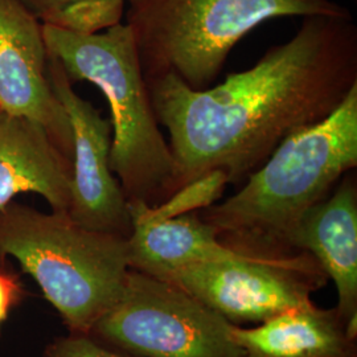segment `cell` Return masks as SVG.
<instances>
[{"label": "cell", "instance_id": "cell-10", "mask_svg": "<svg viewBox=\"0 0 357 357\" xmlns=\"http://www.w3.org/2000/svg\"><path fill=\"white\" fill-rule=\"evenodd\" d=\"M295 252L312 255L337 290L348 333L357 337V180L349 171L335 190L310 208L294 229Z\"/></svg>", "mask_w": 357, "mask_h": 357}, {"label": "cell", "instance_id": "cell-9", "mask_svg": "<svg viewBox=\"0 0 357 357\" xmlns=\"http://www.w3.org/2000/svg\"><path fill=\"white\" fill-rule=\"evenodd\" d=\"M0 110L40 125L72 162V128L50 82L43 26L20 0H0Z\"/></svg>", "mask_w": 357, "mask_h": 357}, {"label": "cell", "instance_id": "cell-2", "mask_svg": "<svg viewBox=\"0 0 357 357\" xmlns=\"http://www.w3.org/2000/svg\"><path fill=\"white\" fill-rule=\"evenodd\" d=\"M356 167L357 84L331 115L286 138L243 187L199 215L234 252L295 255L290 238L301 218Z\"/></svg>", "mask_w": 357, "mask_h": 357}, {"label": "cell", "instance_id": "cell-14", "mask_svg": "<svg viewBox=\"0 0 357 357\" xmlns=\"http://www.w3.org/2000/svg\"><path fill=\"white\" fill-rule=\"evenodd\" d=\"M125 0H75L38 17L41 24L78 35H96L121 23Z\"/></svg>", "mask_w": 357, "mask_h": 357}, {"label": "cell", "instance_id": "cell-1", "mask_svg": "<svg viewBox=\"0 0 357 357\" xmlns=\"http://www.w3.org/2000/svg\"><path fill=\"white\" fill-rule=\"evenodd\" d=\"M357 84V26L351 17L307 16L289 41L213 88L193 90L175 75L147 84L168 131L174 174L167 199L221 171L240 184L282 142L331 115Z\"/></svg>", "mask_w": 357, "mask_h": 357}, {"label": "cell", "instance_id": "cell-15", "mask_svg": "<svg viewBox=\"0 0 357 357\" xmlns=\"http://www.w3.org/2000/svg\"><path fill=\"white\" fill-rule=\"evenodd\" d=\"M229 181L225 174L215 171L172 193L160 204L149 206L142 202H128V206L130 211L151 220H167L183 216L192 212H200L215 204L221 197Z\"/></svg>", "mask_w": 357, "mask_h": 357}, {"label": "cell", "instance_id": "cell-11", "mask_svg": "<svg viewBox=\"0 0 357 357\" xmlns=\"http://www.w3.org/2000/svg\"><path fill=\"white\" fill-rule=\"evenodd\" d=\"M72 162L48 132L23 116L0 110V208L22 193H36L53 212L68 213Z\"/></svg>", "mask_w": 357, "mask_h": 357}, {"label": "cell", "instance_id": "cell-13", "mask_svg": "<svg viewBox=\"0 0 357 357\" xmlns=\"http://www.w3.org/2000/svg\"><path fill=\"white\" fill-rule=\"evenodd\" d=\"M130 213L132 230L128 237V266L143 274L162 280L178 268L238 253L220 243L215 229L199 212L167 220Z\"/></svg>", "mask_w": 357, "mask_h": 357}, {"label": "cell", "instance_id": "cell-16", "mask_svg": "<svg viewBox=\"0 0 357 357\" xmlns=\"http://www.w3.org/2000/svg\"><path fill=\"white\" fill-rule=\"evenodd\" d=\"M45 357H132L102 344L91 335L70 333L56 339L45 349Z\"/></svg>", "mask_w": 357, "mask_h": 357}, {"label": "cell", "instance_id": "cell-5", "mask_svg": "<svg viewBox=\"0 0 357 357\" xmlns=\"http://www.w3.org/2000/svg\"><path fill=\"white\" fill-rule=\"evenodd\" d=\"M354 16L333 0H132L128 24L146 84L175 75L193 90L211 88L231 50L278 17Z\"/></svg>", "mask_w": 357, "mask_h": 357}, {"label": "cell", "instance_id": "cell-6", "mask_svg": "<svg viewBox=\"0 0 357 357\" xmlns=\"http://www.w3.org/2000/svg\"><path fill=\"white\" fill-rule=\"evenodd\" d=\"M231 323L171 282L130 268L90 335L132 357H245Z\"/></svg>", "mask_w": 357, "mask_h": 357}, {"label": "cell", "instance_id": "cell-18", "mask_svg": "<svg viewBox=\"0 0 357 357\" xmlns=\"http://www.w3.org/2000/svg\"><path fill=\"white\" fill-rule=\"evenodd\" d=\"M20 1L38 19L44 13H50L59 7H63L65 4L72 3L75 0H20ZM125 1L128 4L132 0H125Z\"/></svg>", "mask_w": 357, "mask_h": 357}, {"label": "cell", "instance_id": "cell-17", "mask_svg": "<svg viewBox=\"0 0 357 357\" xmlns=\"http://www.w3.org/2000/svg\"><path fill=\"white\" fill-rule=\"evenodd\" d=\"M24 294L20 281L11 273L0 268V327L8 318L13 307L23 301Z\"/></svg>", "mask_w": 357, "mask_h": 357}, {"label": "cell", "instance_id": "cell-12", "mask_svg": "<svg viewBox=\"0 0 357 357\" xmlns=\"http://www.w3.org/2000/svg\"><path fill=\"white\" fill-rule=\"evenodd\" d=\"M230 335L245 357H357V337L336 307L287 310L253 328L231 324Z\"/></svg>", "mask_w": 357, "mask_h": 357}, {"label": "cell", "instance_id": "cell-4", "mask_svg": "<svg viewBox=\"0 0 357 357\" xmlns=\"http://www.w3.org/2000/svg\"><path fill=\"white\" fill-rule=\"evenodd\" d=\"M0 258L33 278L68 331L85 335L118 301L130 270L128 238L16 202L0 208Z\"/></svg>", "mask_w": 357, "mask_h": 357}, {"label": "cell", "instance_id": "cell-7", "mask_svg": "<svg viewBox=\"0 0 357 357\" xmlns=\"http://www.w3.org/2000/svg\"><path fill=\"white\" fill-rule=\"evenodd\" d=\"M162 280L236 326L262 323L287 310L311 306V295L328 281L318 261L306 252L273 258L236 253L178 268Z\"/></svg>", "mask_w": 357, "mask_h": 357}, {"label": "cell", "instance_id": "cell-8", "mask_svg": "<svg viewBox=\"0 0 357 357\" xmlns=\"http://www.w3.org/2000/svg\"><path fill=\"white\" fill-rule=\"evenodd\" d=\"M48 77L73 138L68 215L82 228L128 238L132 230L128 200L110 167L112 122L77 94L61 64L50 54Z\"/></svg>", "mask_w": 357, "mask_h": 357}, {"label": "cell", "instance_id": "cell-3", "mask_svg": "<svg viewBox=\"0 0 357 357\" xmlns=\"http://www.w3.org/2000/svg\"><path fill=\"white\" fill-rule=\"evenodd\" d=\"M41 26L48 54L70 82L96 85L110 105V167L126 199L149 206L165 202L174 159L153 113L131 28L119 23L96 35H78Z\"/></svg>", "mask_w": 357, "mask_h": 357}]
</instances>
